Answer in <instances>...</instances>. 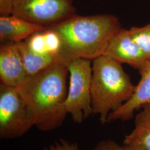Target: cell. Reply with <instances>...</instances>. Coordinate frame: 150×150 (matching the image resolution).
I'll return each mask as SVG.
<instances>
[{
	"mask_svg": "<svg viewBox=\"0 0 150 150\" xmlns=\"http://www.w3.org/2000/svg\"><path fill=\"white\" fill-rule=\"evenodd\" d=\"M66 64L57 62L35 75L27 76L16 88L34 120V126L43 131L59 127L67 113Z\"/></svg>",
	"mask_w": 150,
	"mask_h": 150,
	"instance_id": "1",
	"label": "cell"
},
{
	"mask_svg": "<svg viewBox=\"0 0 150 150\" xmlns=\"http://www.w3.org/2000/svg\"><path fill=\"white\" fill-rule=\"evenodd\" d=\"M48 27L59 36V61L66 64L75 58L92 61L103 55L111 39L122 28L118 17L111 14H76Z\"/></svg>",
	"mask_w": 150,
	"mask_h": 150,
	"instance_id": "2",
	"label": "cell"
},
{
	"mask_svg": "<svg viewBox=\"0 0 150 150\" xmlns=\"http://www.w3.org/2000/svg\"><path fill=\"white\" fill-rule=\"evenodd\" d=\"M92 63L91 106L93 114L100 116L102 125L110 113L116 111L132 96L136 86L122 64L106 55Z\"/></svg>",
	"mask_w": 150,
	"mask_h": 150,
	"instance_id": "3",
	"label": "cell"
},
{
	"mask_svg": "<svg viewBox=\"0 0 150 150\" xmlns=\"http://www.w3.org/2000/svg\"><path fill=\"white\" fill-rule=\"evenodd\" d=\"M92 61L75 58L67 66L70 74V85L64 104L75 123H81L93 114L91 106Z\"/></svg>",
	"mask_w": 150,
	"mask_h": 150,
	"instance_id": "4",
	"label": "cell"
},
{
	"mask_svg": "<svg viewBox=\"0 0 150 150\" xmlns=\"http://www.w3.org/2000/svg\"><path fill=\"white\" fill-rule=\"evenodd\" d=\"M34 126V120L15 87L0 85V138L20 137Z\"/></svg>",
	"mask_w": 150,
	"mask_h": 150,
	"instance_id": "5",
	"label": "cell"
},
{
	"mask_svg": "<svg viewBox=\"0 0 150 150\" xmlns=\"http://www.w3.org/2000/svg\"><path fill=\"white\" fill-rule=\"evenodd\" d=\"M45 27L76 15L74 0H15L12 14Z\"/></svg>",
	"mask_w": 150,
	"mask_h": 150,
	"instance_id": "6",
	"label": "cell"
},
{
	"mask_svg": "<svg viewBox=\"0 0 150 150\" xmlns=\"http://www.w3.org/2000/svg\"><path fill=\"white\" fill-rule=\"evenodd\" d=\"M103 55L139 71L149 59L132 38L129 30L121 28L113 37Z\"/></svg>",
	"mask_w": 150,
	"mask_h": 150,
	"instance_id": "7",
	"label": "cell"
},
{
	"mask_svg": "<svg viewBox=\"0 0 150 150\" xmlns=\"http://www.w3.org/2000/svg\"><path fill=\"white\" fill-rule=\"evenodd\" d=\"M27 76L16 43L2 45L0 47L1 84L17 88Z\"/></svg>",
	"mask_w": 150,
	"mask_h": 150,
	"instance_id": "8",
	"label": "cell"
},
{
	"mask_svg": "<svg viewBox=\"0 0 150 150\" xmlns=\"http://www.w3.org/2000/svg\"><path fill=\"white\" fill-rule=\"evenodd\" d=\"M139 72L141 79L132 96L116 111L109 114L108 123L117 120H129L133 117L135 111L150 103V59Z\"/></svg>",
	"mask_w": 150,
	"mask_h": 150,
	"instance_id": "9",
	"label": "cell"
},
{
	"mask_svg": "<svg viewBox=\"0 0 150 150\" xmlns=\"http://www.w3.org/2000/svg\"><path fill=\"white\" fill-rule=\"evenodd\" d=\"M45 28L13 15L0 16V41L18 43Z\"/></svg>",
	"mask_w": 150,
	"mask_h": 150,
	"instance_id": "10",
	"label": "cell"
},
{
	"mask_svg": "<svg viewBox=\"0 0 150 150\" xmlns=\"http://www.w3.org/2000/svg\"><path fill=\"white\" fill-rule=\"evenodd\" d=\"M134 120L132 132L126 135L123 145L141 150H150V103L144 105Z\"/></svg>",
	"mask_w": 150,
	"mask_h": 150,
	"instance_id": "11",
	"label": "cell"
},
{
	"mask_svg": "<svg viewBox=\"0 0 150 150\" xmlns=\"http://www.w3.org/2000/svg\"><path fill=\"white\" fill-rule=\"evenodd\" d=\"M27 76L35 75L57 62L55 56L50 54H38L31 51L25 41L16 43Z\"/></svg>",
	"mask_w": 150,
	"mask_h": 150,
	"instance_id": "12",
	"label": "cell"
},
{
	"mask_svg": "<svg viewBox=\"0 0 150 150\" xmlns=\"http://www.w3.org/2000/svg\"><path fill=\"white\" fill-rule=\"evenodd\" d=\"M130 34L147 59H150V22L142 27H131Z\"/></svg>",
	"mask_w": 150,
	"mask_h": 150,
	"instance_id": "13",
	"label": "cell"
},
{
	"mask_svg": "<svg viewBox=\"0 0 150 150\" xmlns=\"http://www.w3.org/2000/svg\"><path fill=\"white\" fill-rule=\"evenodd\" d=\"M43 150H79L76 143L70 142L64 139H59V141L45 147Z\"/></svg>",
	"mask_w": 150,
	"mask_h": 150,
	"instance_id": "14",
	"label": "cell"
},
{
	"mask_svg": "<svg viewBox=\"0 0 150 150\" xmlns=\"http://www.w3.org/2000/svg\"><path fill=\"white\" fill-rule=\"evenodd\" d=\"M91 150H124L121 146L111 139L100 141Z\"/></svg>",
	"mask_w": 150,
	"mask_h": 150,
	"instance_id": "15",
	"label": "cell"
},
{
	"mask_svg": "<svg viewBox=\"0 0 150 150\" xmlns=\"http://www.w3.org/2000/svg\"><path fill=\"white\" fill-rule=\"evenodd\" d=\"M15 0H0V16H8L12 14Z\"/></svg>",
	"mask_w": 150,
	"mask_h": 150,
	"instance_id": "16",
	"label": "cell"
},
{
	"mask_svg": "<svg viewBox=\"0 0 150 150\" xmlns=\"http://www.w3.org/2000/svg\"><path fill=\"white\" fill-rule=\"evenodd\" d=\"M123 147L124 150H139V149H137V148H134V147H130L128 146H125V145H123Z\"/></svg>",
	"mask_w": 150,
	"mask_h": 150,
	"instance_id": "17",
	"label": "cell"
}]
</instances>
